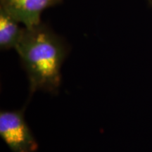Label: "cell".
<instances>
[{"instance_id":"obj_3","label":"cell","mask_w":152,"mask_h":152,"mask_svg":"<svg viewBox=\"0 0 152 152\" xmlns=\"http://www.w3.org/2000/svg\"><path fill=\"white\" fill-rule=\"evenodd\" d=\"M57 0H1V7L5 9L19 23L32 28L40 24L44 10Z\"/></svg>"},{"instance_id":"obj_2","label":"cell","mask_w":152,"mask_h":152,"mask_svg":"<svg viewBox=\"0 0 152 152\" xmlns=\"http://www.w3.org/2000/svg\"><path fill=\"white\" fill-rule=\"evenodd\" d=\"M23 111H1L0 113V136L14 152H33L37 147L25 121Z\"/></svg>"},{"instance_id":"obj_4","label":"cell","mask_w":152,"mask_h":152,"mask_svg":"<svg viewBox=\"0 0 152 152\" xmlns=\"http://www.w3.org/2000/svg\"><path fill=\"white\" fill-rule=\"evenodd\" d=\"M19 22L9 13L0 7V47L1 49L16 48L23 30L18 26Z\"/></svg>"},{"instance_id":"obj_5","label":"cell","mask_w":152,"mask_h":152,"mask_svg":"<svg viewBox=\"0 0 152 152\" xmlns=\"http://www.w3.org/2000/svg\"><path fill=\"white\" fill-rule=\"evenodd\" d=\"M148 1H149L150 2H151V0H148Z\"/></svg>"},{"instance_id":"obj_1","label":"cell","mask_w":152,"mask_h":152,"mask_svg":"<svg viewBox=\"0 0 152 152\" xmlns=\"http://www.w3.org/2000/svg\"><path fill=\"white\" fill-rule=\"evenodd\" d=\"M15 49L27 73L30 92L58 91L66 53L58 36L41 24L26 28Z\"/></svg>"}]
</instances>
